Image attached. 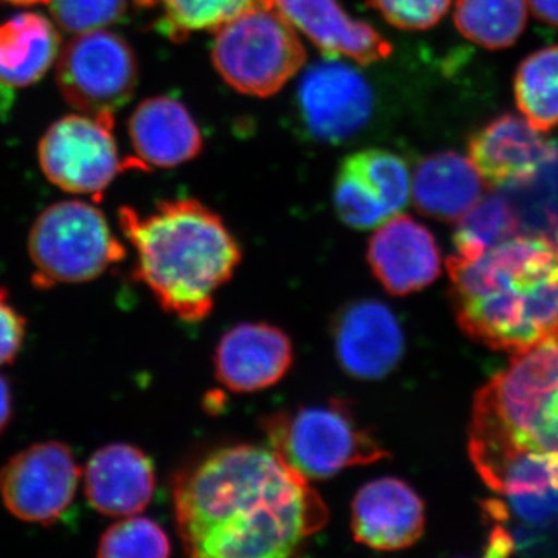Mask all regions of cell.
Wrapping results in <instances>:
<instances>
[{"mask_svg": "<svg viewBox=\"0 0 558 558\" xmlns=\"http://www.w3.org/2000/svg\"><path fill=\"white\" fill-rule=\"evenodd\" d=\"M211 58L231 89L266 98L300 72L306 51L295 28L266 0H256L216 31Z\"/></svg>", "mask_w": 558, "mask_h": 558, "instance_id": "obj_5", "label": "cell"}, {"mask_svg": "<svg viewBox=\"0 0 558 558\" xmlns=\"http://www.w3.org/2000/svg\"><path fill=\"white\" fill-rule=\"evenodd\" d=\"M459 328L495 351L520 352L558 333V242L513 234L478 258L447 260Z\"/></svg>", "mask_w": 558, "mask_h": 558, "instance_id": "obj_2", "label": "cell"}, {"mask_svg": "<svg viewBox=\"0 0 558 558\" xmlns=\"http://www.w3.org/2000/svg\"><path fill=\"white\" fill-rule=\"evenodd\" d=\"M60 49V33L43 14L21 13L0 22V87L21 89L38 83Z\"/></svg>", "mask_w": 558, "mask_h": 558, "instance_id": "obj_22", "label": "cell"}, {"mask_svg": "<svg viewBox=\"0 0 558 558\" xmlns=\"http://www.w3.org/2000/svg\"><path fill=\"white\" fill-rule=\"evenodd\" d=\"M557 149L524 117H497L472 135L469 159L492 185H527L548 167Z\"/></svg>", "mask_w": 558, "mask_h": 558, "instance_id": "obj_13", "label": "cell"}, {"mask_svg": "<svg viewBox=\"0 0 558 558\" xmlns=\"http://www.w3.org/2000/svg\"><path fill=\"white\" fill-rule=\"evenodd\" d=\"M527 5L538 20L558 27V0H527Z\"/></svg>", "mask_w": 558, "mask_h": 558, "instance_id": "obj_34", "label": "cell"}, {"mask_svg": "<svg viewBox=\"0 0 558 558\" xmlns=\"http://www.w3.org/2000/svg\"><path fill=\"white\" fill-rule=\"evenodd\" d=\"M405 349L399 319L379 301H359L337 319L336 352L351 376L377 380L398 366Z\"/></svg>", "mask_w": 558, "mask_h": 558, "instance_id": "obj_17", "label": "cell"}, {"mask_svg": "<svg viewBox=\"0 0 558 558\" xmlns=\"http://www.w3.org/2000/svg\"><path fill=\"white\" fill-rule=\"evenodd\" d=\"M411 175L405 161L385 149H365L341 163L336 179V209L347 226L376 229L409 204Z\"/></svg>", "mask_w": 558, "mask_h": 558, "instance_id": "obj_11", "label": "cell"}, {"mask_svg": "<svg viewBox=\"0 0 558 558\" xmlns=\"http://www.w3.org/2000/svg\"><path fill=\"white\" fill-rule=\"evenodd\" d=\"M171 554V543L163 529L154 520L131 515L112 524L98 542L101 558H165Z\"/></svg>", "mask_w": 558, "mask_h": 558, "instance_id": "obj_28", "label": "cell"}, {"mask_svg": "<svg viewBox=\"0 0 558 558\" xmlns=\"http://www.w3.org/2000/svg\"><path fill=\"white\" fill-rule=\"evenodd\" d=\"M351 519L352 534L362 545L402 550L424 534L425 506L405 481L379 478L360 488Z\"/></svg>", "mask_w": 558, "mask_h": 558, "instance_id": "obj_15", "label": "cell"}, {"mask_svg": "<svg viewBox=\"0 0 558 558\" xmlns=\"http://www.w3.org/2000/svg\"><path fill=\"white\" fill-rule=\"evenodd\" d=\"M172 502L191 557L296 556L329 520L310 480L258 446L223 447L180 470Z\"/></svg>", "mask_w": 558, "mask_h": 558, "instance_id": "obj_1", "label": "cell"}, {"mask_svg": "<svg viewBox=\"0 0 558 558\" xmlns=\"http://www.w3.org/2000/svg\"><path fill=\"white\" fill-rule=\"evenodd\" d=\"M478 473L497 494H546L558 490L557 451H520L492 462Z\"/></svg>", "mask_w": 558, "mask_h": 558, "instance_id": "obj_27", "label": "cell"}, {"mask_svg": "<svg viewBox=\"0 0 558 558\" xmlns=\"http://www.w3.org/2000/svg\"><path fill=\"white\" fill-rule=\"evenodd\" d=\"M440 260L432 231L411 216L385 220L369 240L371 270L391 295L405 296L428 288L439 277Z\"/></svg>", "mask_w": 558, "mask_h": 558, "instance_id": "obj_14", "label": "cell"}, {"mask_svg": "<svg viewBox=\"0 0 558 558\" xmlns=\"http://www.w3.org/2000/svg\"><path fill=\"white\" fill-rule=\"evenodd\" d=\"M25 339V319L0 289V366L13 363Z\"/></svg>", "mask_w": 558, "mask_h": 558, "instance_id": "obj_32", "label": "cell"}, {"mask_svg": "<svg viewBox=\"0 0 558 558\" xmlns=\"http://www.w3.org/2000/svg\"><path fill=\"white\" fill-rule=\"evenodd\" d=\"M120 229L137 253L134 277L183 322L207 318L240 266V244L199 201H163L149 215L121 207Z\"/></svg>", "mask_w": 558, "mask_h": 558, "instance_id": "obj_3", "label": "cell"}, {"mask_svg": "<svg viewBox=\"0 0 558 558\" xmlns=\"http://www.w3.org/2000/svg\"><path fill=\"white\" fill-rule=\"evenodd\" d=\"M293 348L281 329L266 323L234 326L220 339L216 377L233 392H255L277 385L289 373Z\"/></svg>", "mask_w": 558, "mask_h": 558, "instance_id": "obj_16", "label": "cell"}, {"mask_svg": "<svg viewBox=\"0 0 558 558\" xmlns=\"http://www.w3.org/2000/svg\"><path fill=\"white\" fill-rule=\"evenodd\" d=\"M156 490L153 461L130 444H110L92 454L84 469V495L102 515H138Z\"/></svg>", "mask_w": 558, "mask_h": 558, "instance_id": "obj_19", "label": "cell"}, {"mask_svg": "<svg viewBox=\"0 0 558 558\" xmlns=\"http://www.w3.org/2000/svg\"><path fill=\"white\" fill-rule=\"evenodd\" d=\"M301 117L314 137L339 143L354 137L373 113V90L357 70L341 62L312 65L299 90Z\"/></svg>", "mask_w": 558, "mask_h": 558, "instance_id": "obj_12", "label": "cell"}, {"mask_svg": "<svg viewBox=\"0 0 558 558\" xmlns=\"http://www.w3.org/2000/svg\"><path fill=\"white\" fill-rule=\"evenodd\" d=\"M517 543L513 537L512 531L508 527L497 524L488 537L486 556L487 557H508L510 554L515 553Z\"/></svg>", "mask_w": 558, "mask_h": 558, "instance_id": "obj_33", "label": "cell"}, {"mask_svg": "<svg viewBox=\"0 0 558 558\" xmlns=\"http://www.w3.org/2000/svg\"><path fill=\"white\" fill-rule=\"evenodd\" d=\"M484 179L468 157L446 150L417 165L411 196L418 211L444 222L461 219L483 196Z\"/></svg>", "mask_w": 558, "mask_h": 558, "instance_id": "obj_21", "label": "cell"}, {"mask_svg": "<svg viewBox=\"0 0 558 558\" xmlns=\"http://www.w3.org/2000/svg\"><path fill=\"white\" fill-rule=\"evenodd\" d=\"M11 414H13V398L11 389L5 377L0 376V433L10 424Z\"/></svg>", "mask_w": 558, "mask_h": 558, "instance_id": "obj_35", "label": "cell"}, {"mask_svg": "<svg viewBox=\"0 0 558 558\" xmlns=\"http://www.w3.org/2000/svg\"><path fill=\"white\" fill-rule=\"evenodd\" d=\"M50 11L61 28L81 35L119 22L126 13V0H50Z\"/></svg>", "mask_w": 558, "mask_h": 558, "instance_id": "obj_29", "label": "cell"}, {"mask_svg": "<svg viewBox=\"0 0 558 558\" xmlns=\"http://www.w3.org/2000/svg\"><path fill=\"white\" fill-rule=\"evenodd\" d=\"M328 58L368 65L387 60L392 47L366 22L354 20L339 0H266Z\"/></svg>", "mask_w": 558, "mask_h": 558, "instance_id": "obj_18", "label": "cell"}, {"mask_svg": "<svg viewBox=\"0 0 558 558\" xmlns=\"http://www.w3.org/2000/svg\"><path fill=\"white\" fill-rule=\"evenodd\" d=\"M469 451L476 470L520 451L558 453V333L515 354L476 392Z\"/></svg>", "mask_w": 558, "mask_h": 558, "instance_id": "obj_4", "label": "cell"}, {"mask_svg": "<svg viewBox=\"0 0 558 558\" xmlns=\"http://www.w3.org/2000/svg\"><path fill=\"white\" fill-rule=\"evenodd\" d=\"M256 0H135V5L156 13V28L172 40L196 32L218 31Z\"/></svg>", "mask_w": 558, "mask_h": 558, "instance_id": "obj_25", "label": "cell"}, {"mask_svg": "<svg viewBox=\"0 0 558 558\" xmlns=\"http://www.w3.org/2000/svg\"><path fill=\"white\" fill-rule=\"evenodd\" d=\"M515 101L524 119L538 131L558 126V46L543 47L521 62Z\"/></svg>", "mask_w": 558, "mask_h": 558, "instance_id": "obj_24", "label": "cell"}, {"mask_svg": "<svg viewBox=\"0 0 558 558\" xmlns=\"http://www.w3.org/2000/svg\"><path fill=\"white\" fill-rule=\"evenodd\" d=\"M484 512L492 521L505 523L510 517L531 529L548 527L558 523V490L546 494L512 495L508 502L498 499L484 501Z\"/></svg>", "mask_w": 558, "mask_h": 558, "instance_id": "obj_30", "label": "cell"}, {"mask_svg": "<svg viewBox=\"0 0 558 558\" xmlns=\"http://www.w3.org/2000/svg\"><path fill=\"white\" fill-rule=\"evenodd\" d=\"M28 253L39 286L92 281L126 255L105 215L83 201L44 209L32 227Z\"/></svg>", "mask_w": 558, "mask_h": 558, "instance_id": "obj_7", "label": "cell"}, {"mask_svg": "<svg viewBox=\"0 0 558 558\" xmlns=\"http://www.w3.org/2000/svg\"><path fill=\"white\" fill-rule=\"evenodd\" d=\"M80 480L70 447L47 440L21 450L0 469V498L17 520L50 526L72 506Z\"/></svg>", "mask_w": 558, "mask_h": 558, "instance_id": "obj_10", "label": "cell"}, {"mask_svg": "<svg viewBox=\"0 0 558 558\" xmlns=\"http://www.w3.org/2000/svg\"><path fill=\"white\" fill-rule=\"evenodd\" d=\"M527 7V0H457L454 25L484 49H508L526 28Z\"/></svg>", "mask_w": 558, "mask_h": 558, "instance_id": "obj_23", "label": "cell"}, {"mask_svg": "<svg viewBox=\"0 0 558 558\" xmlns=\"http://www.w3.org/2000/svg\"><path fill=\"white\" fill-rule=\"evenodd\" d=\"M116 120L68 116L54 121L39 142V165L58 189L101 197L110 183L135 160L123 161L113 137Z\"/></svg>", "mask_w": 558, "mask_h": 558, "instance_id": "obj_9", "label": "cell"}, {"mask_svg": "<svg viewBox=\"0 0 558 558\" xmlns=\"http://www.w3.org/2000/svg\"><path fill=\"white\" fill-rule=\"evenodd\" d=\"M137 80V58L128 40L102 28L75 36L58 58L62 97L97 119L116 120L117 110L134 95Z\"/></svg>", "mask_w": 558, "mask_h": 558, "instance_id": "obj_8", "label": "cell"}, {"mask_svg": "<svg viewBox=\"0 0 558 558\" xmlns=\"http://www.w3.org/2000/svg\"><path fill=\"white\" fill-rule=\"evenodd\" d=\"M130 138L140 170L174 168L196 159L204 137L190 110L170 97L140 102L130 119Z\"/></svg>", "mask_w": 558, "mask_h": 558, "instance_id": "obj_20", "label": "cell"}, {"mask_svg": "<svg viewBox=\"0 0 558 558\" xmlns=\"http://www.w3.org/2000/svg\"><path fill=\"white\" fill-rule=\"evenodd\" d=\"M371 9L400 31H427L449 13L451 0H366Z\"/></svg>", "mask_w": 558, "mask_h": 558, "instance_id": "obj_31", "label": "cell"}, {"mask_svg": "<svg viewBox=\"0 0 558 558\" xmlns=\"http://www.w3.org/2000/svg\"><path fill=\"white\" fill-rule=\"evenodd\" d=\"M521 220L519 213L506 197H481L472 208L458 219L454 231L453 258L473 259L486 250L519 233Z\"/></svg>", "mask_w": 558, "mask_h": 558, "instance_id": "obj_26", "label": "cell"}, {"mask_svg": "<svg viewBox=\"0 0 558 558\" xmlns=\"http://www.w3.org/2000/svg\"><path fill=\"white\" fill-rule=\"evenodd\" d=\"M263 429L270 449L310 481L330 478L341 470L388 457L341 400L271 414L264 418Z\"/></svg>", "mask_w": 558, "mask_h": 558, "instance_id": "obj_6", "label": "cell"}, {"mask_svg": "<svg viewBox=\"0 0 558 558\" xmlns=\"http://www.w3.org/2000/svg\"><path fill=\"white\" fill-rule=\"evenodd\" d=\"M3 2L13 3V5H35V3H46L50 0H3Z\"/></svg>", "mask_w": 558, "mask_h": 558, "instance_id": "obj_36", "label": "cell"}]
</instances>
